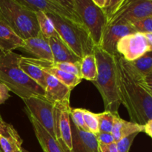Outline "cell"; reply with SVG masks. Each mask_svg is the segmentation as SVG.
<instances>
[{
	"label": "cell",
	"mask_w": 152,
	"mask_h": 152,
	"mask_svg": "<svg viewBox=\"0 0 152 152\" xmlns=\"http://www.w3.org/2000/svg\"><path fill=\"white\" fill-rule=\"evenodd\" d=\"M19 50L30 53L34 59L53 62V55L48 39L42 37L40 33L37 37L25 39L23 46Z\"/></svg>",
	"instance_id": "cell-14"
},
{
	"label": "cell",
	"mask_w": 152,
	"mask_h": 152,
	"mask_svg": "<svg viewBox=\"0 0 152 152\" xmlns=\"http://www.w3.org/2000/svg\"><path fill=\"white\" fill-rule=\"evenodd\" d=\"M45 82L46 87L45 88V96L52 103H59L70 99L71 91L73 89L64 85L56 77L46 72Z\"/></svg>",
	"instance_id": "cell-16"
},
{
	"label": "cell",
	"mask_w": 152,
	"mask_h": 152,
	"mask_svg": "<svg viewBox=\"0 0 152 152\" xmlns=\"http://www.w3.org/2000/svg\"><path fill=\"white\" fill-rule=\"evenodd\" d=\"M53 62L26 57L21 55L18 64L20 69L26 75L45 90L46 87L45 72L43 68H50L53 65Z\"/></svg>",
	"instance_id": "cell-13"
},
{
	"label": "cell",
	"mask_w": 152,
	"mask_h": 152,
	"mask_svg": "<svg viewBox=\"0 0 152 152\" xmlns=\"http://www.w3.org/2000/svg\"><path fill=\"white\" fill-rule=\"evenodd\" d=\"M126 1V0H93L94 3L103 12L108 23L118 13Z\"/></svg>",
	"instance_id": "cell-23"
},
{
	"label": "cell",
	"mask_w": 152,
	"mask_h": 152,
	"mask_svg": "<svg viewBox=\"0 0 152 152\" xmlns=\"http://www.w3.org/2000/svg\"><path fill=\"white\" fill-rule=\"evenodd\" d=\"M54 25L62 41L80 58L94 53L95 45L83 24L72 22L58 16L47 14Z\"/></svg>",
	"instance_id": "cell-5"
},
{
	"label": "cell",
	"mask_w": 152,
	"mask_h": 152,
	"mask_svg": "<svg viewBox=\"0 0 152 152\" xmlns=\"http://www.w3.org/2000/svg\"><path fill=\"white\" fill-rule=\"evenodd\" d=\"M48 42L53 55V62H81V58L77 56L60 37H50L48 39Z\"/></svg>",
	"instance_id": "cell-19"
},
{
	"label": "cell",
	"mask_w": 152,
	"mask_h": 152,
	"mask_svg": "<svg viewBox=\"0 0 152 152\" xmlns=\"http://www.w3.org/2000/svg\"><path fill=\"white\" fill-rule=\"evenodd\" d=\"M10 96V91L4 85L0 83V105L4 103Z\"/></svg>",
	"instance_id": "cell-34"
},
{
	"label": "cell",
	"mask_w": 152,
	"mask_h": 152,
	"mask_svg": "<svg viewBox=\"0 0 152 152\" xmlns=\"http://www.w3.org/2000/svg\"><path fill=\"white\" fill-rule=\"evenodd\" d=\"M28 10L42 11L46 14L58 16L63 19L82 24L74 7V0H16Z\"/></svg>",
	"instance_id": "cell-7"
},
{
	"label": "cell",
	"mask_w": 152,
	"mask_h": 152,
	"mask_svg": "<svg viewBox=\"0 0 152 152\" xmlns=\"http://www.w3.org/2000/svg\"><path fill=\"white\" fill-rule=\"evenodd\" d=\"M71 120L73 124L79 129L85 132H88L84 121L83 108H71Z\"/></svg>",
	"instance_id": "cell-30"
},
{
	"label": "cell",
	"mask_w": 152,
	"mask_h": 152,
	"mask_svg": "<svg viewBox=\"0 0 152 152\" xmlns=\"http://www.w3.org/2000/svg\"><path fill=\"white\" fill-rule=\"evenodd\" d=\"M145 37H146L147 39H148V42H149L150 46H151V48L152 50V34H145Z\"/></svg>",
	"instance_id": "cell-38"
},
{
	"label": "cell",
	"mask_w": 152,
	"mask_h": 152,
	"mask_svg": "<svg viewBox=\"0 0 152 152\" xmlns=\"http://www.w3.org/2000/svg\"><path fill=\"white\" fill-rule=\"evenodd\" d=\"M94 54L96 61L97 76L93 84L97 88L102 98L105 111L118 114L121 105L117 55L109 54L99 46H95Z\"/></svg>",
	"instance_id": "cell-2"
},
{
	"label": "cell",
	"mask_w": 152,
	"mask_h": 152,
	"mask_svg": "<svg viewBox=\"0 0 152 152\" xmlns=\"http://www.w3.org/2000/svg\"><path fill=\"white\" fill-rule=\"evenodd\" d=\"M97 115L98 119H99V132L111 133L113 126H114V120L115 114L105 111L102 113H98Z\"/></svg>",
	"instance_id": "cell-27"
},
{
	"label": "cell",
	"mask_w": 152,
	"mask_h": 152,
	"mask_svg": "<svg viewBox=\"0 0 152 152\" xmlns=\"http://www.w3.org/2000/svg\"><path fill=\"white\" fill-rule=\"evenodd\" d=\"M151 50L145 34L137 32L122 38L117 45L118 54L128 62H133Z\"/></svg>",
	"instance_id": "cell-10"
},
{
	"label": "cell",
	"mask_w": 152,
	"mask_h": 152,
	"mask_svg": "<svg viewBox=\"0 0 152 152\" xmlns=\"http://www.w3.org/2000/svg\"><path fill=\"white\" fill-rule=\"evenodd\" d=\"M143 132L152 138V120H149L143 126Z\"/></svg>",
	"instance_id": "cell-36"
},
{
	"label": "cell",
	"mask_w": 152,
	"mask_h": 152,
	"mask_svg": "<svg viewBox=\"0 0 152 152\" xmlns=\"http://www.w3.org/2000/svg\"><path fill=\"white\" fill-rule=\"evenodd\" d=\"M99 152H118L116 142L109 145L99 144Z\"/></svg>",
	"instance_id": "cell-35"
},
{
	"label": "cell",
	"mask_w": 152,
	"mask_h": 152,
	"mask_svg": "<svg viewBox=\"0 0 152 152\" xmlns=\"http://www.w3.org/2000/svg\"><path fill=\"white\" fill-rule=\"evenodd\" d=\"M17 152H28V151H27L26 150H25V149H24V148H22L20 150H19V151H18Z\"/></svg>",
	"instance_id": "cell-41"
},
{
	"label": "cell",
	"mask_w": 152,
	"mask_h": 152,
	"mask_svg": "<svg viewBox=\"0 0 152 152\" xmlns=\"http://www.w3.org/2000/svg\"><path fill=\"white\" fill-rule=\"evenodd\" d=\"M150 16H152V0H126L109 23L125 22L132 24Z\"/></svg>",
	"instance_id": "cell-12"
},
{
	"label": "cell",
	"mask_w": 152,
	"mask_h": 152,
	"mask_svg": "<svg viewBox=\"0 0 152 152\" xmlns=\"http://www.w3.org/2000/svg\"><path fill=\"white\" fill-rule=\"evenodd\" d=\"M43 70L48 74L56 77L59 81H60L61 83H63L64 85L67 86L68 87L71 88V89H74V88L78 86L82 81V79L80 78V77H77L74 74L61 71V70L57 69L54 67L43 68Z\"/></svg>",
	"instance_id": "cell-25"
},
{
	"label": "cell",
	"mask_w": 152,
	"mask_h": 152,
	"mask_svg": "<svg viewBox=\"0 0 152 152\" xmlns=\"http://www.w3.org/2000/svg\"><path fill=\"white\" fill-rule=\"evenodd\" d=\"M74 2L82 24L90 34L95 46H99L108 24L105 14L93 0H74Z\"/></svg>",
	"instance_id": "cell-6"
},
{
	"label": "cell",
	"mask_w": 152,
	"mask_h": 152,
	"mask_svg": "<svg viewBox=\"0 0 152 152\" xmlns=\"http://www.w3.org/2000/svg\"><path fill=\"white\" fill-rule=\"evenodd\" d=\"M142 76L146 77L152 72V50L145 53L133 62H129Z\"/></svg>",
	"instance_id": "cell-26"
},
{
	"label": "cell",
	"mask_w": 152,
	"mask_h": 152,
	"mask_svg": "<svg viewBox=\"0 0 152 152\" xmlns=\"http://www.w3.org/2000/svg\"><path fill=\"white\" fill-rule=\"evenodd\" d=\"M26 114L32 116L50 134L56 138L54 128V104L45 96H31L22 99Z\"/></svg>",
	"instance_id": "cell-8"
},
{
	"label": "cell",
	"mask_w": 152,
	"mask_h": 152,
	"mask_svg": "<svg viewBox=\"0 0 152 152\" xmlns=\"http://www.w3.org/2000/svg\"><path fill=\"white\" fill-rule=\"evenodd\" d=\"M80 71H81L82 80H88L94 82L97 76V66H96V58L94 53L86 55L82 58L80 63Z\"/></svg>",
	"instance_id": "cell-22"
},
{
	"label": "cell",
	"mask_w": 152,
	"mask_h": 152,
	"mask_svg": "<svg viewBox=\"0 0 152 152\" xmlns=\"http://www.w3.org/2000/svg\"><path fill=\"white\" fill-rule=\"evenodd\" d=\"M145 80L146 82H148V83H151L152 82V72L150 73L149 74H148L146 77H145Z\"/></svg>",
	"instance_id": "cell-39"
},
{
	"label": "cell",
	"mask_w": 152,
	"mask_h": 152,
	"mask_svg": "<svg viewBox=\"0 0 152 152\" xmlns=\"http://www.w3.org/2000/svg\"><path fill=\"white\" fill-rule=\"evenodd\" d=\"M132 25L137 33L152 34V16L136 21Z\"/></svg>",
	"instance_id": "cell-31"
},
{
	"label": "cell",
	"mask_w": 152,
	"mask_h": 152,
	"mask_svg": "<svg viewBox=\"0 0 152 152\" xmlns=\"http://www.w3.org/2000/svg\"><path fill=\"white\" fill-rule=\"evenodd\" d=\"M35 13L39 28V33L42 37L47 39L50 37H59V34L55 29L53 22L45 13L37 11Z\"/></svg>",
	"instance_id": "cell-24"
},
{
	"label": "cell",
	"mask_w": 152,
	"mask_h": 152,
	"mask_svg": "<svg viewBox=\"0 0 152 152\" xmlns=\"http://www.w3.org/2000/svg\"><path fill=\"white\" fill-rule=\"evenodd\" d=\"M72 151L71 152H99L96 136L91 132L80 130L71 122Z\"/></svg>",
	"instance_id": "cell-15"
},
{
	"label": "cell",
	"mask_w": 152,
	"mask_h": 152,
	"mask_svg": "<svg viewBox=\"0 0 152 152\" xmlns=\"http://www.w3.org/2000/svg\"><path fill=\"white\" fill-rule=\"evenodd\" d=\"M143 132V126L133 122H129L120 118L119 114H115L114 120L112 134L115 142L126 137L134 133Z\"/></svg>",
	"instance_id": "cell-21"
},
{
	"label": "cell",
	"mask_w": 152,
	"mask_h": 152,
	"mask_svg": "<svg viewBox=\"0 0 152 152\" xmlns=\"http://www.w3.org/2000/svg\"><path fill=\"white\" fill-rule=\"evenodd\" d=\"M21 55L14 52H0V83L22 99L31 96H45V90L19 67Z\"/></svg>",
	"instance_id": "cell-3"
},
{
	"label": "cell",
	"mask_w": 152,
	"mask_h": 152,
	"mask_svg": "<svg viewBox=\"0 0 152 152\" xmlns=\"http://www.w3.org/2000/svg\"><path fill=\"white\" fill-rule=\"evenodd\" d=\"M0 19L24 40L39 34L36 13L16 0H0Z\"/></svg>",
	"instance_id": "cell-4"
},
{
	"label": "cell",
	"mask_w": 152,
	"mask_h": 152,
	"mask_svg": "<svg viewBox=\"0 0 152 152\" xmlns=\"http://www.w3.org/2000/svg\"><path fill=\"white\" fill-rule=\"evenodd\" d=\"M96 139H97L99 144L102 145H109V144L115 142L114 138L111 133H102L99 132L96 135Z\"/></svg>",
	"instance_id": "cell-33"
},
{
	"label": "cell",
	"mask_w": 152,
	"mask_h": 152,
	"mask_svg": "<svg viewBox=\"0 0 152 152\" xmlns=\"http://www.w3.org/2000/svg\"><path fill=\"white\" fill-rule=\"evenodd\" d=\"M137 33L133 25L129 22H117L107 25L99 47L109 54H118L117 51V43L122 38L129 34Z\"/></svg>",
	"instance_id": "cell-11"
},
{
	"label": "cell",
	"mask_w": 152,
	"mask_h": 152,
	"mask_svg": "<svg viewBox=\"0 0 152 152\" xmlns=\"http://www.w3.org/2000/svg\"><path fill=\"white\" fill-rule=\"evenodd\" d=\"M138 134L139 133L132 134L126 137L123 138L120 140L117 141L116 142V145H117L118 152H129L131 146H132L135 137L137 136Z\"/></svg>",
	"instance_id": "cell-32"
},
{
	"label": "cell",
	"mask_w": 152,
	"mask_h": 152,
	"mask_svg": "<svg viewBox=\"0 0 152 152\" xmlns=\"http://www.w3.org/2000/svg\"><path fill=\"white\" fill-rule=\"evenodd\" d=\"M22 140L12 125L3 121L0 124L1 152H17L22 148Z\"/></svg>",
	"instance_id": "cell-18"
},
{
	"label": "cell",
	"mask_w": 152,
	"mask_h": 152,
	"mask_svg": "<svg viewBox=\"0 0 152 152\" xmlns=\"http://www.w3.org/2000/svg\"><path fill=\"white\" fill-rule=\"evenodd\" d=\"M71 111L70 99L54 104V128L56 138L66 152L72 151Z\"/></svg>",
	"instance_id": "cell-9"
},
{
	"label": "cell",
	"mask_w": 152,
	"mask_h": 152,
	"mask_svg": "<svg viewBox=\"0 0 152 152\" xmlns=\"http://www.w3.org/2000/svg\"><path fill=\"white\" fill-rule=\"evenodd\" d=\"M32 124L36 137L44 152H66L59 141L47 132L32 116L27 114Z\"/></svg>",
	"instance_id": "cell-17"
},
{
	"label": "cell",
	"mask_w": 152,
	"mask_h": 152,
	"mask_svg": "<svg viewBox=\"0 0 152 152\" xmlns=\"http://www.w3.org/2000/svg\"><path fill=\"white\" fill-rule=\"evenodd\" d=\"M142 85L143 87L146 89L147 91L149 93V94L152 96V82L151 83H148L145 80L142 82Z\"/></svg>",
	"instance_id": "cell-37"
},
{
	"label": "cell",
	"mask_w": 152,
	"mask_h": 152,
	"mask_svg": "<svg viewBox=\"0 0 152 152\" xmlns=\"http://www.w3.org/2000/svg\"><path fill=\"white\" fill-rule=\"evenodd\" d=\"M116 57L121 103L132 122L143 126L152 120V96L142 85L145 77L120 55Z\"/></svg>",
	"instance_id": "cell-1"
},
{
	"label": "cell",
	"mask_w": 152,
	"mask_h": 152,
	"mask_svg": "<svg viewBox=\"0 0 152 152\" xmlns=\"http://www.w3.org/2000/svg\"><path fill=\"white\" fill-rule=\"evenodd\" d=\"M4 121V120H2V118H1V114H0V124H1V123H2V122ZM0 152H1V148H0Z\"/></svg>",
	"instance_id": "cell-40"
},
{
	"label": "cell",
	"mask_w": 152,
	"mask_h": 152,
	"mask_svg": "<svg viewBox=\"0 0 152 152\" xmlns=\"http://www.w3.org/2000/svg\"><path fill=\"white\" fill-rule=\"evenodd\" d=\"M24 42L25 40L0 19V52L8 53L19 49L23 46Z\"/></svg>",
	"instance_id": "cell-20"
},
{
	"label": "cell",
	"mask_w": 152,
	"mask_h": 152,
	"mask_svg": "<svg viewBox=\"0 0 152 152\" xmlns=\"http://www.w3.org/2000/svg\"><path fill=\"white\" fill-rule=\"evenodd\" d=\"M80 63H71V62L54 63L53 62L52 67H54V68L61 70L62 71H65V72L74 74V75L82 79L81 71H80Z\"/></svg>",
	"instance_id": "cell-29"
},
{
	"label": "cell",
	"mask_w": 152,
	"mask_h": 152,
	"mask_svg": "<svg viewBox=\"0 0 152 152\" xmlns=\"http://www.w3.org/2000/svg\"><path fill=\"white\" fill-rule=\"evenodd\" d=\"M83 117L88 132L96 136L99 133V119L97 114L91 112L87 109H83Z\"/></svg>",
	"instance_id": "cell-28"
}]
</instances>
